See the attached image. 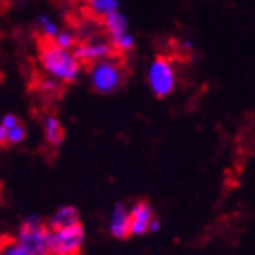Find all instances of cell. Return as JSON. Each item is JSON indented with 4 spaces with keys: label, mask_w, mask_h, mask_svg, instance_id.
<instances>
[{
    "label": "cell",
    "mask_w": 255,
    "mask_h": 255,
    "mask_svg": "<svg viewBox=\"0 0 255 255\" xmlns=\"http://www.w3.org/2000/svg\"><path fill=\"white\" fill-rule=\"evenodd\" d=\"M129 217V234L133 235H144L149 230V223L153 219V212L146 201L137 202L135 206L128 212Z\"/></svg>",
    "instance_id": "cell-7"
},
{
    "label": "cell",
    "mask_w": 255,
    "mask_h": 255,
    "mask_svg": "<svg viewBox=\"0 0 255 255\" xmlns=\"http://www.w3.org/2000/svg\"><path fill=\"white\" fill-rule=\"evenodd\" d=\"M49 235L51 230L40 217H27L20 226L16 243L24 246L31 255H49Z\"/></svg>",
    "instance_id": "cell-2"
},
{
    "label": "cell",
    "mask_w": 255,
    "mask_h": 255,
    "mask_svg": "<svg viewBox=\"0 0 255 255\" xmlns=\"http://www.w3.org/2000/svg\"><path fill=\"white\" fill-rule=\"evenodd\" d=\"M124 82V68L117 60H101L91 66V84L99 93H113Z\"/></svg>",
    "instance_id": "cell-4"
},
{
    "label": "cell",
    "mask_w": 255,
    "mask_h": 255,
    "mask_svg": "<svg viewBox=\"0 0 255 255\" xmlns=\"http://www.w3.org/2000/svg\"><path fill=\"white\" fill-rule=\"evenodd\" d=\"M148 82L155 97L164 99L175 90V71H173V64L170 57L159 55L149 66L148 71Z\"/></svg>",
    "instance_id": "cell-5"
},
{
    "label": "cell",
    "mask_w": 255,
    "mask_h": 255,
    "mask_svg": "<svg viewBox=\"0 0 255 255\" xmlns=\"http://www.w3.org/2000/svg\"><path fill=\"white\" fill-rule=\"evenodd\" d=\"M53 42L59 46V48H64V49H71V48H75V44H77V38L71 35V33H66V31H62V33H57V37L53 38Z\"/></svg>",
    "instance_id": "cell-16"
},
{
    "label": "cell",
    "mask_w": 255,
    "mask_h": 255,
    "mask_svg": "<svg viewBox=\"0 0 255 255\" xmlns=\"http://www.w3.org/2000/svg\"><path fill=\"white\" fill-rule=\"evenodd\" d=\"M37 46H38V60L42 64V68L53 79L60 80V82H66V84H71V82L77 80L80 71V64L73 57L71 49L59 48L53 42V38L46 37V35L38 37Z\"/></svg>",
    "instance_id": "cell-1"
},
{
    "label": "cell",
    "mask_w": 255,
    "mask_h": 255,
    "mask_svg": "<svg viewBox=\"0 0 255 255\" xmlns=\"http://www.w3.org/2000/svg\"><path fill=\"white\" fill-rule=\"evenodd\" d=\"M84 245V226L80 223L62 230H51L49 255H80Z\"/></svg>",
    "instance_id": "cell-3"
},
{
    "label": "cell",
    "mask_w": 255,
    "mask_h": 255,
    "mask_svg": "<svg viewBox=\"0 0 255 255\" xmlns=\"http://www.w3.org/2000/svg\"><path fill=\"white\" fill-rule=\"evenodd\" d=\"M102 22H104V27H106V31H108V35H110L112 40H115V38H119L121 35L128 33L126 16L121 15L119 11H113V13H110L108 16H104Z\"/></svg>",
    "instance_id": "cell-10"
},
{
    "label": "cell",
    "mask_w": 255,
    "mask_h": 255,
    "mask_svg": "<svg viewBox=\"0 0 255 255\" xmlns=\"http://www.w3.org/2000/svg\"><path fill=\"white\" fill-rule=\"evenodd\" d=\"M2 126L5 128V129H9V128H13L15 124H18V119L15 117V115H5L4 119H2Z\"/></svg>",
    "instance_id": "cell-18"
},
{
    "label": "cell",
    "mask_w": 255,
    "mask_h": 255,
    "mask_svg": "<svg viewBox=\"0 0 255 255\" xmlns=\"http://www.w3.org/2000/svg\"><path fill=\"white\" fill-rule=\"evenodd\" d=\"M73 57L79 60L80 66H93L106 59H115L112 44L106 42H80L75 44V49L71 51Z\"/></svg>",
    "instance_id": "cell-6"
},
{
    "label": "cell",
    "mask_w": 255,
    "mask_h": 255,
    "mask_svg": "<svg viewBox=\"0 0 255 255\" xmlns=\"http://www.w3.org/2000/svg\"><path fill=\"white\" fill-rule=\"evenodd\" d=\"M38 24L42 26L44 29V35L49 38H55L57 37V33H59V27L55 26V22H51L48 16H38Z\"/></svg>",
    "instance_id": "cell-17"
},
{
    "label": "cell",
    "mask_w": 255,
    "mask_h": 255,
    "mask_svg": "<svg viewBox=\"0 0 255 255\" xmlns=\"http://www.w3.org/2000/svg\"><path fill=\"white\" fill-rule=\"evenodd\" d=\"M44 137L48 140V144L51 146H59L64 140V128L59 119L49 115L44 119Z\"/></svg>",
    "instance_id": "cell-11"
},
{
    "label": "cell",
    "mask_w": 255,
    "mask_h": 255,
    "mask_svg": "<svg viewBox=\"0 0 255 255\" xmlns=\"http://www.w3.org/2000/svg\"><path fill=\"white\" fill-rule=\"evenodd\" d=\"M133 46H135V40H133V37L129 33H124L119 38L112 40V48L115 51V57H121V55L128 53V51H131Z\"/></svg>",
    "instance_id": "cell-13"
},
{
    "label": "cell",
    "mask_w": 255,
    "mask_h": 255,
    "mask_svg": "<svg viewBox=\"0 0 255 255\" xmlns=\"http://www.w3.org/2000/svg\"><path fill=\"white\" fill-rule=\"evenodd\" d=\"M26 138V128L20 123L7 129V144H20Z\"/></svg>",
    "instance_id": "cell-14"
},
{
    "label": "cell",
    "mask_w": 255,
    "mask_h": 255,
    "mask_svg": "<svg viewBox=\"0 0 255 255\" xmlns=\"http://www.w3.org/2000/svg\"><path fill=\"white\" fill-rule=\"evenodd\" d=\"M159 228H160L159 221H157V219H151V223H149V230H148V232H159Z\"/></svg>",
    "instance_id": "cell-20"
},
{
    "label": "cell",
    "mask_w": 255,
    "mask_h": 255,
    "mask_svg": "<svg viewBox=\"0 0 255 255\" xmlns=\"http://www.w3.org/2000/svg\"><path fill=\"white\" fill-rule=\"evenodd\" d=\"M88 11H91V15L97 18H104L110 13L119 9V0H86Z\"/></svg>",
    "instance_id": "cell-12"
},
{
    "label": "cell",
    "mask_w": 255,
    "mask_h": 255,
    "mask_svg": "<svg viewBox=\"0 0 255 255\" xmlns=\"http://www.w3.org/2000/svg\"><path fill=\"white\" fill-rule=\"evenodd\" d=\"M110 234L117 239H126L129 234V217H128V210L123 204H115L110 219Z\"/></svg>",
    "instance_id": "cell-8"
},
{
    "label": "cell",
    "mask_w": 255,
    "mask_h": 255,
    "mask_svg": "<svg viewBox=\"0 0 255 255\" xmlns=\"http://www.w3.org/2000/svg\"><path fill=\"white\" fill-rule=\"evenodd\" d=\"M5 144H7V129L0 124V146H5Z\"/></svg>",
    "instance_id": "cell-19"
},
{
    "label": "cell",
    "mask_w": 255,
    "mask_h": 255,
    "mask_svg": "<svg viewBox=\"0 0 255 255\" xmlns=\"http://www.w3.org/2000/svg\"><path fill=\"white\" fill-rule=\"evenodd\" d=\"M0 255H31V254H29L24 246L18 245L15 239H9L5 243L4 248L0 250Z\"/></svg>",
    "instance_id": "cell-15"
},
{
    "label": "cell",
    "mask_w": 255,
    "mask_h": 255,
    "mask_svg": "<svg viewBox=\"0 0 255 255\" xmlns=\"http://www.w3.org/2000/svg\"><path fill=\"white\" fill-rule=\"evenodd\" d=\"M79 223V210L73 206H64L49 221V230H62Z\"/></svg>",
    "instance_id": "cell-9"
}]
</instances>
